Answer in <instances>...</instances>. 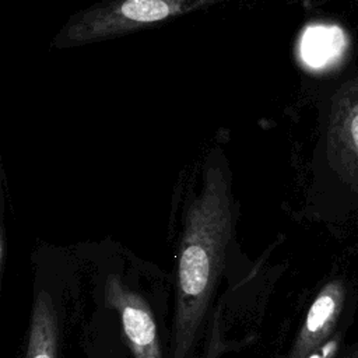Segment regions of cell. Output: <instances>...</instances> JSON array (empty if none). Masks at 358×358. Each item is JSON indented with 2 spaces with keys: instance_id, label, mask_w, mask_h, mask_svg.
<instances>
[{
  "instance_id": "6",
  "label": "cell",
  "mask_w": 358,
  "mask_h": 358,
  "mask_svg": "<svg viewBox=\"0 0 358 358\" xmlns=\"http://www.w3.org/2000/svg\"><path fill=\"white\" fill-rule=\"evenodd\" d=\"M57 317L50 295L39 291L31 315L27 358H56Z\"/></svg>"
},
{
  "instance_id": "7",
  "label": "cell",
  "mask_w": 358,
  "mask_h": 358,
  "mask_svg": "<svg viewBox=\"0 0 358 358\" xmlns=\"http://www.w3.org/2000/svg\"><path fill=\"white\" fill-rule=\"evenodd\" d=\"M338 345H340L338 338H330L322 347L313 351L308 358H334L338 351Z\"/></svg>"
},
{
  "instance_id": "2",
  "label": "cell",
  "mask_w": 358,
  "mask_h": 358,
  "mask_svg": "<svg viewBox=\"0 0 358 358\" xmlns=\"http://www.w3.org/2000/svg\"><path fill=\"white\" fill-rule=\"evenodd\" d=\"M222 1L228 0H105L71 15L52 45L63 49L103 41Z\"/></svg>"
},
{
  "instance_id": "4",
  "label": "cell",
  "mask_w": 358,
  "mask_h": 358,
  "mask_svg": "<svg viewBox=\"0 0 358 358\" xmlns=\"http://www.w3.org/2000/svg\"><path fill=\"white\" fill-rule=\"evenodd\" d=\"M106 305L115 309L122 322L126 343L134 358H162L154 315L144 298L129 289L110 274L105 282Z\"/></svg>"
},
{
  "instance_id": "3",
  "label": "cell",
  "mask_w": 358,
  "mask_h": 358,
  "mask_svg": "<svg viewBox=\"0 0 358 358\" xmlns=\"http://www.w3.org/2000/svg\"><path fill=\"white\" fill-rule=\"evenodd\" d=\"M326 152L338 178L358 193V76L344 81L333 94Z\"/></svg>"
},
{
  "instance_id": "8",
  "label": "cell",
  "mask_w": 358,
  "mask_h": 358,
  "mask_svg": "<svg viewBox=\"0 0 358 358\" xmlns=\"http://www.w3.org/2000/svg\"><path fill=\"white\" fill-rule=\"evenodd\" d=\"M4 246H6V243H4V235H1V253H0V259H1V266L4 264Z\"/></svg>"
},
{
  "instance_id": "1",
  "label": "cell",
  "mask_w": 358,
  "mask_h": 358,
  "mask_svg": "<svg viewBox=\"0 0 358 358\" xmlns=\"http://www.w3.org/2000/svg\"><path fill=\"white\" fill-rule=\"evenodd\" d=\"M234 218L227 164L208 161L201 189L190 200L185 215L176 275L175 358H185L193 347L222 270Z\"/></svg>"
},
{
  "instance_id": "5",
  "label": "cell",
  "mask_w": 358,
  "mask_h": 358,
  "mask_svg": "<svg viewBox=\"0 0 358 358\" xmlns=\"http://www.w3.org/2000/svg\"><path fill=\"white\" fill-rule=\"evenodd\" d=\"M345 288L340 280L326 282L308 309L302 327L295 338L289 358H308L327 340L341 315Z\"/></svg>"
}]
</instances>
